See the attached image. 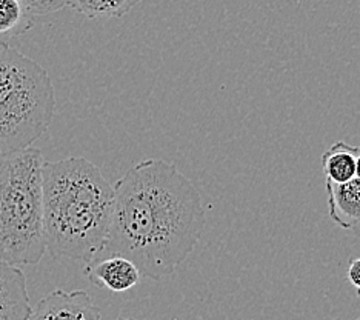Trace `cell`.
<instances>
[{"label": "cell", "mask_w": 360, "mask_h": 320, "mask_svg": "<svg viewBox=\"0 0 360 320\" xmlns=\"http://www.w3.org/2000/svg\"><path fill=\"white\" fill-rule=\"evenodd\" d=\"M30 320H102V313L86 291L56 290L32 308Z\"/></svg>", "instance_id": "5b68a950"}, {"label": "cell", "mask_w": 360, "mask_h": 320, "mask_svg": "<svg viewBox=\"0 0 360 320\" xmlns=\"http://www.w3.org/2000/svg\"><path fill=\"white\" fill-rule=\"evenodd\" d=\"M356 320H360V316H359V317H357V319H356Z\"/></svg>", "instance_id": "e0dca14e"}, {"label": "cell", "mask_w": 360, "mask_h": 320, "mask_svg": "<svg viewBox=\"0 0 360 320\" xmlns=\"http://www.w3.org/2000/svg\"><path fill=\"white\" fill-rule=\"evenodd\" d=\"M114 186L85 158L44 163V233L54 259L89 264L108 239Z\"/></svg>", "instance_id": "7a4b0ae2"}, {"label": "cell", "mask_w": 360, "mask_h": 320, "mask_svg": "<svg viewBox=\"0 0 360 320\" xmlns=\"http://www.w3.org/2000/svg\"><path fill=\"white\" fill-rule=\"evenodd\" d=\"M353 229H354V231H356V234L360 237V220L357 222V225H356Z\"/></svg>", "instance_id": "2e32d148"}, {"label": "cell", "mask_w": 360, "mask_h": 320, "mask_svg": "<svg viewBox=\"0 0 360 320\" xmlns=\"http://www.w3.org/2000/svg\"><path fill=\"white\" fill-rule=\"evenodd\" d=\"M347 277L360 297V257H353L349 260L348 269H347Z\"/></svg>", "instance_id": "4fadbf2b"}, {"label": "cell", "mask_w": 360, "mask_h": 320, "mask_svg": "<svg viewBox=\"0 0 360 320\" xmlns=\"http://www.w3.org/2000/svg\"><path fill=\"white\" fill-rule=\"evenodd\" d=\"M31 313L25 274L0 260V320H30Z\"/></svg>", "instance_id": "52a82bcc"}, {"label": "cell", "mask_w": 360, "mask_h": 320, "mask_svg": "<svg viewBox=\"0 0 360 320\" xmlns=\"http://www.w3.org/2000/svg\"><path fill=\"white\" fill-rule=\"evenodd\" d=\"M44 154L0 151V260L34 265L45 256Z\"/></svg>", "instance_id": "3957f363"}, {"label": "cell", "mask_w": 360, "mask_h": 320, "mask_svg": "<svg viewBox=\"0 0 360 320\" xmlns=\"http://www.w3.org/2000/svg\"><path fill=\"white\" fill-rule=\"evenodd\" d=\"M34 25L32 15L20 0H0V37L25 34Z\"/></svg>", "instance_id": "30bf717a"}, {"label": "cell", "mask_w": 360, "mask_h": 320, "mask_svg": "<svg viewBox=\"0 0 360 320\" xmlns=\"http://www.w3.org/2000/svg\"><path fill=\"white\" fill-rule=\"evenodd\" d=\"M54 110L50 74L0 40V151L32 146L46 134Z\"/></svg>", "instance_id": "277c9868"}, {"label": "cell", "mask_w": 360, "mask_h": 320, "mask_svg": "<svg viewBox=\"0 0 360 320\" xmlns=\"http://www.w3.org/2000/svg\"><path fill=\"white\" fill-rule=\"evenodd\" d=\"M356 176L360 177V146H359V153H357V158H356Z\"/></svg>", "instance_id": "5bb4252c"}, {"label": "cell", "mask_w": 360, "mask_h": 320, "mask_svg": "<svg viewBox=\"0 0 360 320\" xmlns=\"http://www.w3.org/2000/svg\"><path fill=\"white\" fill-rule=\"evenodd\" d=\"M205 224L202 197L191 180L174 163L145 159L114 185L102 254L124 256L134 262L142 277L160 281L194 251Z\"/></svg>", "instance_id": "6da1fadb"}, {"label": "cell", "mask_w": 360, "mask_h": 320, "mask_svg": "<svg viewBox=\"0 0 360 320\" xmlns=\"http://www.w3.org/2000/svg\"><path fill=\"white\" fill-rule=\"evenodd\" d=\"M116 320H146V319H136V317H125V316H120Z\"/></svg>", "instance_id": "9a60e30c"}, {"label": "cell", "mask_w": 360, "mask_h": 320, "mask_svg": "<svg viewBox=\"0 0 360 320\" xmlns=\"http://www.w3.org/2000/svg\"><path fill=\"white\" fill-rule=\"evenodd\" d=\"M141 0H67L72 10L91 19L122 18Z\"/></svg>", "instance_id": "8fae6325"}, {"label": "cell", "mask_w": 360, "mask_h": 320, "mask_svg": "<svg viewBox=\"0 0 360 320\" xmlns=\"http://www.w3.org/2000/svg\"><path fill=\"white\" fill-rule=\"evenodd\" d=\"M32 15H46L67 6V0H20Z\"/></svg>", "instance_id": "7c38bea8"}, {"label": "cell", "mask_w": 360, "mask_h": 320, "mask_svg": "<svg viewBox=\"0 0 360 320\" xmlns=\"http://www.w3.org/2000/svg\"><path fill=\"white\" fill-rule=\"evenodd\" d=\"M85 274L97 288H106L112 293H125L134 288L142 279L134 262L119 254H110L103 259L89 262Z\"/></svg>", "instance_id": "8992f818"}, {"label": "cell", "mask_w": 360, "mask_h": 320, "mask_svg": "<svg viewBox=\"0 0 360 320\" xmlns=\"http://www.w3.org/2000/svg\"><path fill=\"white\" fill-rule=\"evenodd\" d=\"M359 146H351L345 142H335L322 154V167L326 180L335 184L347 182L356 177V158Z\"/></svg>", "instance_id": "9c48e42d"}, {"label": "cell", "mask_w": 360, "mask_h": 320, "mask_svg": "<svg viewBox=\"0 0 360 320\" xmlns=\"http://www.w3.org/2000/svg\"><path fill=\"white\" fill-rule=\"evenodd\" d=\"M325 188L331 220L343 229H353L360 220V177L342 184L326 180Z\"/></svg>", "instance_id": "ba28073f"}]
</instances>
